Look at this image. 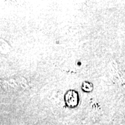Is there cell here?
<instances>
[{
  "label": "cell",
  "mask_w": 125,
  "mask_h": 125,
  "mask_svg": "<svg viewBox=\"0 0 125 125\" xmlns=\"http://www.w3.org/2000/svg\"><path fill=\"white\" fill-rule=\"evenodd\" d=\"M64 101L66 105L70 108L75 107L79 101V94L75 90H68L64 95Z\"/></svg>",
  "instance_id": "obj_1"
},
{
  "label": "cell",
  "mask_w": 125,
  "mask_h": 125,
  "mask_svg": "<svg viewBox=\"0 0 125 125\" xmlns=\"http://www.w3.org/2000/svg\"><path fill=\"white\" fill-rule=\"evenodd\" d=\"M81 89L83 92L89 93V92H92L93 89V85L91 82L85 81L82 83V86H81Z\"/></svg>",
  "instance_id": "obj_2"
}]
</instances>
